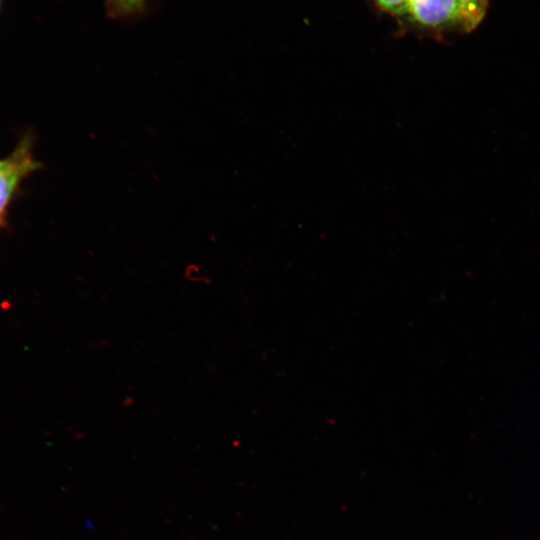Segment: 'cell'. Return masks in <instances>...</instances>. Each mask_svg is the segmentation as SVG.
Masks as SVG:
<instances>
[{
	"label": "cell",
	"instance_id": "obj_4",
	"mask_svg": "<svg viewBox=\"0 0 540 540\" xmlns=\"http://www.w3.org/2000/svg\"><path fill=\"white\" fill-rule=\"evenodd\" d=\"M145 0H107V13L112 18H123L140 12Z\"/></svg>",
	"mask_w": 540,
	"mask_h": 540
},
{
	"label": "cell",
	"instance_id": "obj_3",
	"mask_svg": "<svg viewBox=\"0 0 540 540\" xmlns=\"http://www.w3.org/2000/svg\"><path fill=\"white\" fill-rule=\"evenodd\" d=\"M457 1L460 10V25L466 30H471L475 28L485 14L487 0Z\"/></svg>",
	"mask_w": 540,
	"mask_h": 540
},
{
	"label": "cell",
	"instance_id": "obj_2",
	"mask_svg": "<svg viewBox=\"0 0 540 540\" xmlns=\"http://www.w3.org/2000/svg\"><path fill=\"white\" fill-rule=\"evenodd\" d=\"M414 20L425 26L460 24L457 0H410L409 11Z\"/></svg>",
	"mask_w": 540,
	"mask_h": 540
},
{
	"label": "cell",
	"instance_id": "obj_5",
	"mask_svg": "<svg viewBox=\"0 0 540 540\" xmlns=\"http://www.w3.org/2000/svg\"><path fill=\"white\" fill-rule=\"evenodd\" d=\"M386 10L395 14H403L409 11L410 0H377Z\"/></svg>",
	"mask_w": 540,
	"mask_h": 540
},
{
	"label": "cell",
	"instance_id": "obj_1",
	"mask_svg": "<svg viewBox=\"0 0 540 540\" xmlns=\"http://www.w3.org/2000/svg\"><path fill=\"white\" fill-rule=\"evenodd\" d=\"M38 167L29 137L22 139L9 157L0 160V222L19 182Z\"/></svg>",
	"mask_w": 540,
	"mask_h": 540
}]
</instances>
